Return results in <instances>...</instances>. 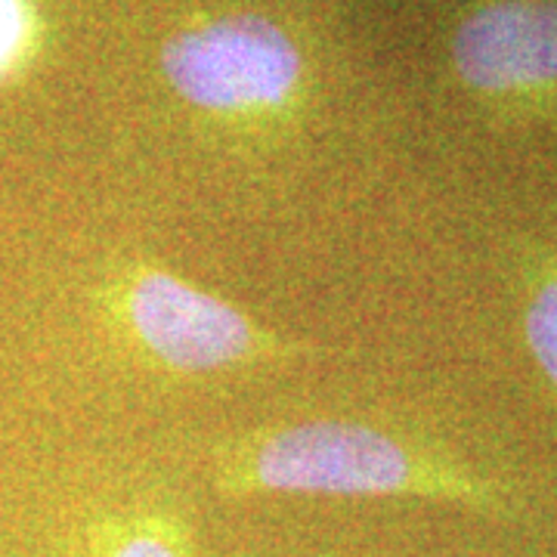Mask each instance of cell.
<instances>
[{"instance_id":"obj_7","label":"cell","mask_w":557,"mask_h":557,"mask_svg":"<svg viewBox=\"0 0 557 557\" xmlns=\"http://www.w3.org/2000/svg\"><path fill=\"white\" fill-rule=\"evenodd\" d=\"M38 16L28 0H0V81L20 72L35 50Z\"/></svg>"},{"instance_id":"obj_6","label":"cell","mask_w":557,"mask_h":557,"mask_svg":"<svg viewBox=\"0 0 557 557\" xmlns=\"http://www.w3.org/2000/svg\"><path fill=\"white\" fill-rule=\"evenodd\" d=\"M523 332L542 375L557 391V255L542 260L530 278L523 304Z\"/></svg>"},{"instance_id":"obj_3","label":"cell","mask_w":557,"mask_h":557,"mask_svg":"<svg viewBox=\"0 0 557 557\" xmlns=\"http://www.w3.org/2000/svg\"><path fill=\"white\" fill-rule=\"evenodd\" d=\"M119 310L139 347L171 372L205 375L276 357V341L233 304L168 270H134L121 285Z\"/></svg>"},{"instance_id":"obj_2","label":"cell","mask_w":557,"mask_h":557,"mask_svg":"<svg viewBox=\"0 0 557 557\" xmlns=\"http://www.w3.org/2000/svg\"><path fill=\"white\" fill-rule=\"evenodd\" d=\"M171 87L214 115H267L295 97L304 60L285 28L263 16H223L177 32L161 50Z\"/></svg>"},{"instance_id":"obj_5","label":"cell","mask_w":557,"mask_h":557,"mask_svg":"<svg viewBox=\"0 0 557 557\" xmlns=\"http://www.w3.org/2000/svg\"><path fill=\"white\" fill-rule=\"evenodd\" d=\"M90 557H189L186 533L164 515L109 520L94 536Z\"/></svg>"},{"instance_id":"obj_1","label":"cell","mask_w":557,"mask_h":557,"mask_svg":"<svg viewBox=\"0 0 557 557\" xmlns=\"http://www.w3.org/2000/svg\"><path fill=\"white\" fill-rule=\"evenodd\" d=\"M226 496H416L508 515L511 498L453 458L347 421H310L233 446L218 465Z\"/></svg>"},{"instance_id":"obj_4","label":"cell","mask_w":557,"mask_h":557,"mask_svg":"<svg viewBox=\"0 0 557 557\" xmlns=\"http://www.w3.org/2000/svg\"><path fill=\"white\" fill-rule=\"evenodd\" d=\"M453 65L483 100L557 106V0L478 7L456 28Z\"/></svg>"}]
</instances>
